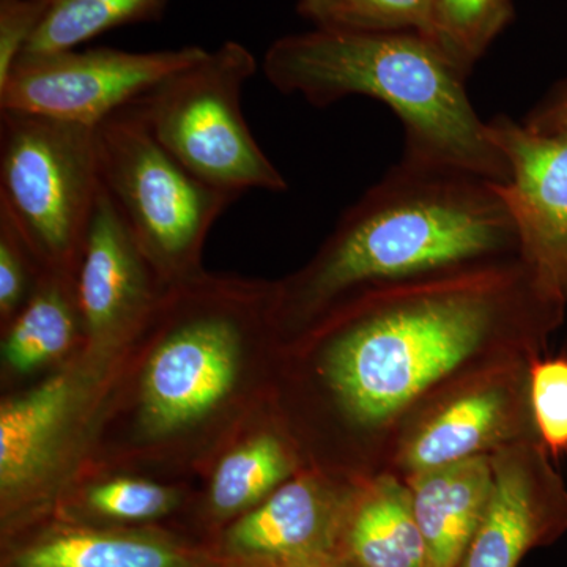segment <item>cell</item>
Here are the masks:
<instances>
[{
    "label": "cell",
    "instance_id": "cell-22",
    "mask_svg": "<svg viewBox=\"0 0 567 567\" xmlns=\"http://www.w3.org/2000/svg\"><path fill=\"white\" fill-rule=\"evenodd\" d=\"M315 29L353 33H421L431 39L434 0H298Z\"/></svg>",
    "mask_w": 567,
    "mask_h": 567
},
{
    "label": "cell",
    "instance_id": "cell-10",
    "mask_svg": "<svg viewBox=\"0 0 567 567\" xmlns=\"http://www.w3.org/2000/svg\"><path fill=\"white\" fill-rule=\"evenodd\" d=\"M509 181L495 185L518 238V256L567 305V133L544 134L507 115L488 121Z\"/></svg>",
    "mask_w": 567,
    "mask_h": 567
},
{
    "label": "cell",
    "instance_id": "cell-4",
    "mask_svg": "<svg viewBox=\"0 0 567 567\" xmlns=\"http://www.w3.org/2000/svg\"><path fill=\"white\" fill-rule=\"evenodd\" d=\"M257 71L251 51L227 40L171 74L134 107L156 141L189 173L240 199L289 183L249 130L241 93Z\"/></svg>",
    "mask_w": 567,
    "mask_h": 567
},
{
    "label": "cell",
    "instance_id": "cell-20",
    "mask_svg": "<svg viewBox=\"0 0 567 567\" xmlns=\"http://www.w3.org/2000/svg\"><path fill=\"white\" fill-rule=\"evenodd\" d=\"M173 2L174 0H54L24 52L74 50L114 29L162 21Z\"/></svg>",
    "mask_w": 567,
    "mask_h": 567
},
{
    "label": "cell",
    "instance_id": "cell-5",
    "mask_svg": "<svg viewBox=\"0 0 567 567\" xmlns=\"http://www.w3.org/2000/svg\"><path fill=\"white\" fill-rule=\"evenodd\" d=\"M102 192L96 128L0 111V216L47 271L78 268Z\"/></svg>",
    "mask_w": 567,
    "mask_h": 567
},
{
    "label": "cell",
    "instance_id": "cell-28",
    "mask_svg": "<svg viewBox=\"0 0 567 567\" xmlns=\"http://www.w3.org/2000/svg\"><path fill=\"white\" fill-rule=\"evenodd\" d=\"M290 567H354L349 559L342 557L339 554L323 555V557H317L306 559L303 563Z\"/></svg>",
    "mask_w": 567,
    "mask_h": 567
},
{
    "label": "cell",
    "instance_id": "cell-14",
    "mask_svg": "<svg viewBox=\"0 0 567 567\" xmlns=\"http://www.w3.org/2000/svg\"><path fill=\"white\" fill-rule=\"evenodd\" d=\"M2 567H226L218 551L152 529L59 522L7 548Z\"/></svg>",
    "mask_w": 567,
    "mask_h": 567
},
{
    "label": "cell",
    "instance_id": "cell-6",
    "mask_svg": "<svg viewBox=\"0 0 567 567\" xmlns=\"http://www.w3.org/2000/svg\"><path fill=\"white\" fill-rule=\"evenodd\" d=\"M104 193L152 267L186 279L216 219L238 200L189 173L156 141L136 107L96 126Z\"/></svg>",
    "mask_w": 567,
    "mask_h": 567
},
{
    "label": "cell",
    "instance_id": "cell-8",
    "mask_svg": "<svg viewBox=\"0 0 567 567\" xmlns=\"http://www.w3.org/2000/svg\"><path fill=\"white\" fill-rule=\"evenodd\" d=\"M205 51L203 47L145 52L102 47L24 52L0 81V111L28 112L96 128Z\"/></svg>",
    "mask_w": 567,
    "mask_h": 567
},
{
    "label": "cell",
    "instance_id": "cell-11",
    "mask_svg": "<svg viewBox=\"0 0 567 567\" xmlns=\"http://www.w3.org/2000/svg\"><path fill=\"white\" fill-rule=\"evenodd\" d=\"M491 498L457 567H518L567 533V486L539 440L491 454Z\"/></svg>",
    "mask_w": 567,
    "mask_h": 567
},
{
    "label": "cell",
    "instance_id": "cell-12",
    "mask_svg": "<svg viewBox=\"0 0 567 567\" xmlns=\"http://www.w3.org/2000/svg\"><path fill=\"white\" fill-rule=\"evenodd\" d=\"M354 483L342 486L317 473L289 477L224 529L216 551L224 561H267L281 567L339 554Z\"/></svg>",
    "mask_w": 567,
    "mask_h": 567
},
{
    "label": "cell",
    "instance_id": "cell-19",
    "mask_svg": "<svg viewBox=\"0 0 567 567\" xmlns=\"http://www.w3.org/2000/svg\"><path fill=\"white\" fill-rule=\"evenodd\" d=\"M292 450L281 436H254L223 458L213 475L208 511L215 520L244 516L295 475Z\"/></svg>",
    "mask_w": 567,
    "mask_h": 567
},
{
    "label": "cell",
    "instance_id": "cell-17",
    "mask_svg": "<svg viewBox=\"0 0 567 567\" xmlns=\"http://www.w3.org/2000/svg\"><path fill=\"white\" fill-rule=\"evenodd\" d=\"M76 404V388L55 375L0 409V492L3 507L35 486L61 445Z\"/></svg>",
    "mask_w": 567,
    "mask_h": 567
},
{
    "label": "cell",
    "instance_id": "cell-16",
    "mask_svg": "<svg viewBox=\"0 0 567 567\" xmlns=\"http://www.w3.org/2000/svg\"><path fill=\"white\" fill-rule=\"evenodd\" d=\"M339 554L354 567H425L412 494L401 476L383 470L357 477Z\"/></svg>",
    "mask_w": 567,
    "mask_h": 567
},
{
    "label": "cell",
    "instance_id": "cell-25",
    "mask_svg": "<svg viewBox=\"0 0 567 567\" xmlns=\"http://www.w3.org/2000/svg\"><path fill=\"white\" fill-rule=\"evenodd\" d=\"M29 256L33 254L21 235L0 216V315L3 319H13L37 290H31Z\"/></svg>",
    "mask_w": 567,
    "mask_h": 567
},
{
    "label": "cell",
    "instance_id": "cell-23",
    "mask_svg": "<svg viewBox=\"0 0 567 567\" xmlns=\"http://www.w3.org/2000/svg\"><path fill=\"white\" fill-rule=\"evenodd\" d=\"M178 503L181 495L174 488L151 481L115 477L89 488L80 507L91 517L82 524L136 528L169 516Z\"/></svg>",
    "mask_w": 567,
    "mask_h": 567
},
{
    "label": "cell",
    "instance_id": "cell-3",
    "mask_svg": "<svg viewBox=\"0 0 567 567\" xmlns=\"http://www.w3.org/2000/svg\"><path fill=\"white\" fill-rule=\"evenodd\" d=\"M262 71L276 91L311 106L354 95L385 104L404 128L402 162L509 181L505 155L466 92L468 78L421 33H289L265 51Z\"/></svg>",
    "mask_w": 567,
    "mask_h": 567
},
{
    "label": "cell",
    "instance_id": "cell-24",
    "mask_svg": "<svg viewBox=\"0 0 567 567\" xmlns=\"http://www.w3.org/2000/svg\"><path fill=\"white\" fill-rule=\"evenodd\" d=\"M529 405L537 440L551 458L567 454V353L529 365Z\"/></svg>",
    "mask_w": 567,
    "mask_h": 567
},
{
    "label": "cell",
    "instance_id": "cell-27",
    "mask_svg": "<svg viewBox=\"0 0 567 567\" xmlns=\"http://www.w3.org/2000/svg\"><path fill=\"white\" fill-rule=\"evenodd\" d=\"M537 133H567V80L558 82L524 118Z\"/></svg>",
    "mask_w": 567,
    "mask_h": 567
},
{
    "label": "cell",
    "instance_id": "cell-1",
    "mask_svg": "<svg viewBox=\"0 0 567 567\" xmlns=\"http://www.w3.org/2000/svg\"><path fill=\"white\" fill-rule=\"evenodd\" d=\"M566 311L520 256L375 284L312 320L317 382L374 475L432 395L484 365L543 357Z\"/></svg>",
    "mask_w": 567,
    "mask_h": 567
},
{
    "label": "cell",
    "instance_id": "cell-2",
    "mask_svg": "<svg viewBox=\"0 0 567 567\" xmlns=\"http://www.w3.org/2000/svg\"><path fill=\"white\" fill-rule=\"evenodd\" d=\"M516 256V226L495 183L401 159L276 290V312L311 323L364 287Z\"/></svg>",
    "mask_w": 567,
    "mask_h": 567
},
{
    "label": "cell",
    "instance_id": "cell-26",
    "mask_svg": "<svg viewBox=\"0 0 567 567\" xmlns=\"http://www.w3.org/2000/svg\"><path fill=\"white\" fill-rule=\"evenodd\" d=\"M54 0H0V81L20 59Z\"/></svg>",
    "mask_w": 567,
    "mask_h": 567
},
{
    "label": "cell",
    "instance_id": "cell-21",
    "mask_svg": "<svg viewBox=\"0 0 567 567\" xmlns=\"http://www.w3.org/2000/svg\"><path fill=\"white\" fill-rule=\"evenodd\" d=\"M513 20V0H434L429 40L468 78Z\"/></svg>",
    "mask_w": 567,
    "mask_h": 567
},
{
    "label": "cell",
    "instance_id": "cell-29",
    "mask_svg": "<svg viewBox=\"0 0 567 567\" xmlns=\"http://www.w3.org/2000/svg\"><path fill=\"white\" fill-rule=\"evenodd\" d=\"M226 567H281L267 561H226Z\"/></svg>",
    "mask_w": 567,
    "mask_h": 567
},
{
    "label": "cell",
    "instance_id": "cell-13",
    "mask_svg": "<svg viewBox=\"0 0 567 567\" xmlns=\"http://www.w3.org/2000/svg\"><path fill=\"white\" fill-rule=\"evenodd\" d=\"M151 265L103 189L74 276L82 324L95 341L123 333L151 309Z\"/></svg>",
    "mask_w": 567,
    "mask_h": 567
},
{
    "label": "cell",
    "instance_id": "cell-9",
    "mask_svg": "<svg viewBox=\"0 0 567 567\" xmlns=\"http://www.w3.org/2000/svg\"><path fill=\"white\" fill-rule=\"evenodd\" d=\"M237 290L192 295L142 380V423L153 435L182 431L213 412L229 395L240 369V309Z\"/></svg>",
    "mask_w": 567,
    "mask_h": 567
},
{
    "label": "cell",
    "instance_id": "cell-15",
    "mask_svg": "<svg viewBox=\"0 0 567 567\" xmlns=\"http://www.w3.org/2000/svg\"><path fill=\"white\" fill-rule=\"evenodd\" d=\"M404 481L423 537L425 567H457L491 498V456L440 466Z\"/></svg>",
    "mask_w": 567,
    "mask_h": 567
},
{
    "label": "cell",
    "instance_id": "cell-7",
    "mask_svg": "<svg viewBox=\"0 0 567 567\" xmlns=\"http://www.w3.org/2000/svg\"><path fill=\"white\" fill-rule=\"evenodd\" d=\"M532 363L514 360L484 365L442 388L402 425L386 472L406 480L537 440L529 405Z\"/></svg>",
    "mask_w": 567,
    "mask_h": 567
},
{
    "label": "cell",
    "instance_id": "cell-18",
    "mask_svg": "<svg viewBox=\"0 0 567 567\" xmlns=\"http://www.w3.org/2000/svg\"><path fill=\"white\" fill-rule=\"evenodd\" d=\"M3 342L6 363L17 372H31L50 363L73 344L81 319L76 278L47 271L31 300L13 317Z\"/></svg>",
    "mask_w": 567,
    "mask_h": 567
}]
</instances>
